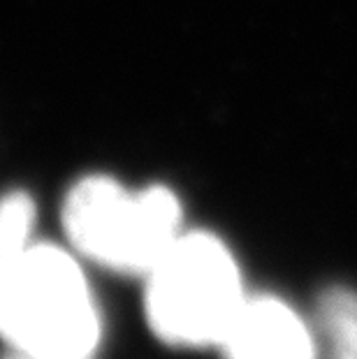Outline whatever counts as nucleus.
I'll return each instance as SVG.
<instances>
[{
    "label": "nucleus",
    "mask_w": 357,
    "mask_h": 359,
    "mask_svg": "<svg viewBox=\"0 0 357 359\" xmlns=\"http://www.w3.org/2000/svg\"><path fill=\"white\" fill-rule=\"evenodd\" d=\"M33 225L35 204L26 193H10L0 200V285L33 243Z\"/></svg>",
    "instance_id": "423d86ee"
},
{
    "label": "nucleus",
    "mask_w": 357,
    "mask_h": 359,
    "mask_svg": "<svg viewBox=\"0 0 357 359\" xmlns=\"http://www.w3.org/2000/svg\"><path fill=\"white\" fill-rule=\"evenodd\" d=\"M218 350L225 359H321L311 325L274 294H248Z\"/></svg>",
    "instance_id": "20e7f679"
},
{
    "label": "nucleus",
    "mask_w": 357,
    "mask_h": 359,
    "mask_svg": "<svg viewBox=\"0 0 357 359\" xmlns=\"http://www.w3.org/2000/svg\"><path fill=\"white\" fill-rule=\"evenodd\" d=\"M318 327L328 359H357V292L330 287L318 302Z\"/></svg>",
    "instance_id": "39448f33"
},
{
    "label": "nucleus",
    "mask_w": 357,
    "mask_h": 359,
    "mask_svg": "<svg viewBox=\"0 0 357 359\" xmlns=\"http://www.w3.org/2000/svg\"><path fill=\"white\" fill-rule=\"evenodd\" d=\"M5 359H70V357H51V355H35V353H24V350H10Z\"/></svg>",
    "instance_id": "0eeeda50"
},
{
    "label": "nucleus",
    "mask_w": 357,
    "mask_h": 359,
    "mask_svg": "<svg viewBox=\"0 0 357 359\" xmlns=\"http://www.w3.org/2000/svg\"><path fill=\"white\" fill-rule=\"evenodd\" d=\"M63 230L79 257L133 276H144L184 232L170 188L128 190L109 177L74 183L63 204Z\"/></svg>",
    "instance_id": "7ed1b4c3"
},
{
    "label": "nucleus",
    "mask_w": 357,
    "mask_h": 359,
    "mask_svg": "<svg viewBox=\"0 0 357 359\" xmlns=\"http://www.w3.org/2000/svg\"><path fill=\"white\" fill-rule=\"evenodd\" d=\"M0 339L10 350L95 359L102 316L77 253L30 243L0 285Z\"/></svg>",
    "instance_id": "f257e3e1"
},
{
    "label": "nucleus",
    "mask_w": 357,
    "mask_h": 359,
    "mask_svg": "<svg viewBox=\"0 0 357 359\" xmlns=\"http://www.w3.org/2000/svg\"><path fill=\"white\" fill-rule=\"evenodd\" d=\"M248 299L237 257L211 232H181L144 273V316L174 348H218Z\"/></svg>",
    "instance_id": "f03ea898"
}]
</instances>
